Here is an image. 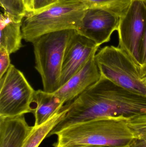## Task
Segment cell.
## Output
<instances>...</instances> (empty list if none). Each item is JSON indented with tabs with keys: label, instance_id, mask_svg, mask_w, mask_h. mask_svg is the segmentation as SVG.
Returning <instances> with one entry per match:
<instances>
[{
	"label": "cell",
	"instance_id": "cell-1",
	"mask_svg": "<svg viewBox=\"0 0 146 147\" xmlns=\"http://www.w3.org/2000/svg\"><path fill=\"white\" fill-rule=\"evenodd\" d=\"M146 114V96L129 91L101 75L69 102L68 110L49 137L75 124L106 117L127 118Z\"/></svg>",
	"mask_w": 146,
	"mask_h": 147
},
{
	"label": "cell",
	"instance_id": "cell-2",
	"mask_svg": "<svg viewBox=\"0 0 146 147\" xmlns=\"http://www.w3.org/2000/svg\"><path fill=\"white\" fill-rule=\"evenodd\" d=\"M129 118L106 117L75 124L57 133L55 147L103 146L127 147L134 138Z\"/></svg>",
	"mask_w": 146,
	"mask_h": 147
},
{
	"label": "cell",
	"instance_id": "cell-3",
	"mask_svg": "<svg viewBox=\"0 0 146 147\" xmlns=\"http://www.w3.org/2000/svg\"><path fill=\"white\" fill-rule=\"evenodd\" d=\"M88 9L76 0H56L48 7L28 13L22 22L23 39L32 43L47 34L77 31Z\"/></svg>",
	"mask_w": 146,
	"mask_h": 147
},
{
	"label": "cell",
	"instance_id": "cell-4",
	"mask_svg": "<svg viewBox=\"0 0 146 147\" xmlns=\"http://www.w3.org/2000/svg\"><path fill=\"white\" fill-rule=\"evenodd\" d=\"M75 31L47 34L33 42L35 68L42 79L44 90L54 92L61 86L65 51Z\"/></svg>",
	"mask_w": 146,
	"mask_h": 147
},
{
	"label": "cell",
	"instance_id": "cell-5",
	"mask_svg": "<svg viewBox=\"0 0 146 147\" xmlns=\"http://www.w3.org/2000/svg\"><path fill=\"white\" fill-rule=\"evenodd\" d=\"M95 59L101 75L129 91L146 96V86L140 80V67L121 48L104 47L97 53Z\"/></svg>",
	"mask_w": 146,
	"mask_h": 147
},
{
	"label": "cell",
	"instance_id": "cell-6",
	"mask_svg": "<svg viewBox=\"0 0 146 147\" xmlns=\"http://www.w3.org/2000/svg\"><path fill=\"white\" fill-rule=\"evenodd\" d=\"M35 92L23 73L11 64L0 78V117L33 113Z\"/></svg>",
	"mask_w": 146,
	"mask_h": 147
},
{
	"label": "cell",
	"instance_id": "cell-7",
	"mask_svg": "<svg viewBox=\"0 0 146 147\" xmlns=\"http://www.w3.org/2000/svg\"><path fill=\"white\" fill-rule=\"evenodd\" d=\"M146 27V10L143 0H134L126 14L120 19L118 46L140 68Z\"/></svg>",
	"mask_w": 146,
	"mask_h": 147
},
{
	"label": "cell",
	"instance_id": "cell-8",
	"mask_svg": "<svg viewBox=\"0 0 146 147\" xmlns=\"http://www.w3.org/2000/svg\"><path fill=\"white\" fill-rule=\"evenodd\" d=\"M120 19L106 10L88 9L80 27L76 31L99 47L110 41L113 33L118 29Z\"/></svg>",
	"mask_w": 146,
	"mask_h": 147
},
{
	"label": "cell",
	"instance_id": "cell-9",
	"mask_svg": "<svg viewBox=\"0 0 146 147\" xmlns=\"http://www.w3.org/2000/svg\"><path fill=\"white\" fill-rule=\"evenodd\" d=\"M99 47L75 30L67 46L62 69L61 86L79 71Z\"/></svg>",
	"mask_w": 146,
	"mask_h": 147
},
{
	"label": "cell",
	"instance_id": "cell-10",
	"mask_svg": "<svg viewBox=\"0 0 146 147\" xmlns=\"http://www.w3.org/2000/svg\"><path fill=\"white\" fill-rule=\"evenodd\" d=\"M95 55L92 56L79 71L54 92L64 103L74 100L100 78L101 74Z\"/></svg>",
	"mask_w": 146,
	"mask_h": 147
},
{
	"label": "cell",
	"instance_id": "cell-11",
	"mask_svg": "<svg viewBox=\"0 0 146 147\" xmlns=\"http://www.w3.org/2000/svg\"><path fill=\"white\" fill-rule=\"evenodd\" d=\"M33 129L25 115L0 117V147H22Z\"/></svg>",
	"mask_w": 146,
	"mask_h": 147
},
{
	"label": "cell",
	"instance_id": "cell-12",
	"mask_svg": "<svg viewBox=\"0 0 146 147\" xmlns=\"http://www.w3.org/2000/svg\"><path fill=\"white\" fill-rule=\"evenodd\" d=\"M24 18L3 11L0 18V48L11 54L22 47V22Z\"/></svg>",
	"mask_w": 146,
	"mask_h": 147
},
{
	"label": "cell",
	"instance_id": "cell-13",
	"mask_svg": "<svg viewBox=\"0 0 146 147\" xmlns=\"http://www.w3.org/2000/svg\"><path fill=\"white\" fill-rule=\"evenodd\" d=\"M33 103L35 105L33 113L35 117L34 126H40L47 122L65 104L54 92L43 90H35Z\"/></svg>",
	"mask_w": 146,
	"mask_h": 147
},
{
	"label": "cell",
	"instance_id": "cell-14",
	"mask_svg": "<svg viewBox=\"0 0 146 147\" xmlns=\"http://www.w3.org/2000/svg\"><path fill=\"white\" fill-rule=\"evenodd\" d=\"M69 103L64 105L60 111L56 113L43 124L33 126V129L22 147H39L44 140L48 137L51 130L61 121L68 110Z\"/></svg>",
	"mask_w": 146,
	"mask_h": 147
},
{
	"label": "cell",
	"instance_id": "cell-15",
	"mask_svg": "<svg viewBox=\"0 0 146 147\" xmlns=\"http://www.w3.org/2000/svg\"><path fill=\"white\" fill-rule=\"evenodd\" d=\"M87 9H99L121 18L129 9L134 0H76Z\"/></svg>",
	"mask_w": 146,
	"mask_h": 147
},
{
	"label": "cell",
	"instance_id": "cell-16",
	"mask_svg": "<svg viewBox=\"0 0 146 147\" xmlns=\"http://www.w3.org/2000/svg\"><path fill=\"white\" fill-rule=\"evenodd\" d=\"M128 124L134 136L129 147H146V114L129 117Z\"/></svg>",
	"mask_w": 146,
	"mask_h": 147
},
{
	"label": "cell",
	"instance_id": "cell-17",
	"mask_svg": "<svg viewBox=\"0 0 146 147\" xmlns=\"http://www.w3.org/2000/svg\"><path fill=\"white\" fill-rule=\"evenodd\" d=\"M3 11L17 17L24 18L27 14L22 0H0Z\"/></svg>",
	"mask_w": 146,
	"mask_h": 147
},
{
	"label": "cell",
	"instance_id": "cell-18",
	"mask_svg": "<svg viewBox=\"0 0 146 147\" xmlns=\"http://www.w3.org/2000/svg\"><path fill=\"white\" fill-rule=\"evenodd\" d=\"M10 55L5 49L0 48V78L5 74L11 65Z\"/></svg>",
	"mask_w": 146,
	"mask_h": 147
},
{
	"label": "cell",
	"instance_id": "cell-19",
	"mask_svg": "<svg viewBox=\"0 0 146 147\" xmlns=\"http://www.w3.org/2000/svg\"><path fill=\"white\" fill-rule=\"evenodd\" d=\"M56 1V0H33V11H38L43 9L51 5Z\"/></svg>",
	"mask_w": 146,
	"mask_h": 147
},
{
	"label": "cell",
	"instance_id": "cell-20",
	"mask_svg": "<svg viewBox=\"0 0 146 147\" xmlns=\"http://www.w3.org/2000/svg\"><path fill=\"white\" fill-rule=\"evenodd\" d=\"M143 1L146 10V0H143ZM141 66L146 63V27L141 51Z\"/></svg>",
	"mask_w": 146,
	"mask_h": 147
},
{
	"label": "cell",
	"instance_id": "cell-21",
	"mask_svg": "<svg viewBox=\"0 0 146 147\" xmlns=\"http://www.w3.org/2000/svg\"><path fill=\"white\" fill-rule=\"evenodd\" d=\"M27 13L33 11V0H22Z\"/></svg>",
	"mask_w": 146,
	"mask_h": 147
},
{
	"label": "cell",
	"instance_id": "cell-22",
	"mask_svg": "<svg viewBox=\"0 0 146 147\" xmlns=\"http://www.w3.org/2000/svg\"><path fill=\"white\" fill-rule=\"evenodd\" d=\"M140 76L141 82L146 86V63L140 68Z\"/></svg>",
	"mask_w": 146,
	"mask_h": 147
},
{
	"label": "cell",
	"instance_id": "cell-23",
	"mask_svg": "<svg viewBox=\"0 0 146 147\" xmlns=\"http://www.w3.org/2000/svg\"><path fill=\"white\" fill-rule=\"evenodd\" d=\"M74 147H113L108 146H81Z\"/></svg>",
	"mask_w": 146,
	"mask_h": 147
},
{
	"label": "cell",
	"instance_id": "cell-24",
	"mask_svg": "<svg viewBox=\"0 0 146 147\" xmlns=\"http://www.w3.org/2000/svg\"></svg>",
	"mask_w": 146,
	"mask_h": 147
}]
</instances>
